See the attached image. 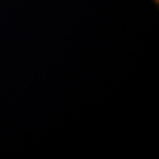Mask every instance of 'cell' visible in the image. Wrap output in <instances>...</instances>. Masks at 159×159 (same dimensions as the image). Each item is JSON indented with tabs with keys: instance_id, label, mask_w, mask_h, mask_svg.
Masks as SVG:
<instances>
[]
</instances>
